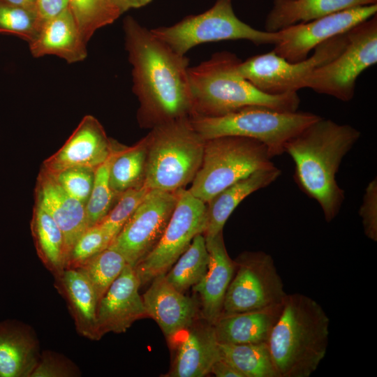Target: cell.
I'll return each instance as SVG.
<instances>
[{"instance_id": "25", "label": "cell", "mask_w": 377, "mask_h": 377, "mask_svg": "<svg viewBox=\"0 0 377 377\" xmlns=\"http://www.w3.org/2000/svg\"><path fill=\"white\" fill-rule=\"evenodd\" d=\"M282 304L241 313L222 314L214 324L219 343L267 342L280 315Z\"/></svg>"}, {"instance_id": "43", "label": "cell", "mask_w": 377, "mask_h": 377, "mask_svg": "<svg viewBox=\"0 0 377 377\" xmlns=\"http://www.w3.org/2000/svg\"><path fill=\"white\" fill-rule=\"evenodd\" d=\"M0 1L27 9L36 10L37 0H0Z\"/></svg>"}, {"instance_id": "1", "label": "cell", "mask_w": 377, "mask_h": 377, "mask_svg": "<svg viewBox=\"0 0 377 377\" xmlns=\"http://www.w3.org/2000/svg\"><path fill=\"white\" fill-rule=\"evenodd\" d=\"M123 28L132 66L133 91L140 103L139 121L154 127L190 117L193 100L188 59L175 52L131 17L124 19Z\"/></svg>"}, {"instance_id": "21", "label": "cell", "mask_w": 377, "mask_h": 377, "mask_svg": "<svg viewBox=\"0 0 377 377\" xmlns=\"http://www.w3.org/2000/svg\"><path fill=\"white\" fill-rule=\"evenodd\" d=\"M34 57L55 55L68 64L83 61L87 56V43L69 8L44 22L29 43Z\"/></svg>"}, {"instance_id": "20", "label": "cell", "mask_w": 377, "mask_h": 377, "mask_svg": "<svg viewBox=\"0 0 377 377\" xmlns=\"http://www.w3.org/2000/svg\"><path fill=\"white\" fill-rule=\"evenodd\" d=\"M205 237L209 255L208 269L203 279L192 288L200 297V316L214 325L223 313L235 265L227 252L223 232Z\"/></svg>"}, {"instance_id": "40", "label": "cell", "mask_w": 377, "mask_h": 377, "mask_svg": "<svg viewBox=\"0 0 377 377\" xmlns=\"http://www.w3.org/2000/svg\"><path fill=\"white\" fill-rule=\"evenodd\" d=\"M68 7V0H37L36 10L40 28L44 22L58 15Z\"/></svg>"}, {"instance_id": "42", "label": "cell", "mask_w": 377, "mask_h": 377, "mask_svg": "<svg viewBox=\"0 0 377 377\" xmlns=\"http://www.w3.org/2000/svg\"><path fill=\"white\" fill-rule=\"evenodd\" d=\"M120 13L127 11L131 8H137L144 6L151 1V0H112Z\"/></svg>"}, {"instance_id": "31", "label": "cell", "mask_w": 377, "mask_h": 377, "mask_svg": "<svg viewBox=\"0 0 377 377\" xmlns=\"http://www.w3.org/2000/svg\"><path fill=\"white\" fill-rule=\"evenodd\" d=\"M127 264L125 258L119 251L108 246L75 269L82 273L89 281L95 290L98 304Z\"/></svg>"}, {"instance_id": "5", "label": "cell", "mask_w": 377, "mask_h": 377, "mask_svg": "<svg viewBox=\"0 0 377 377\" xmlns=\"http://www.w3.org/2000/svg\"><path fill=\"white\" fill-rule=\"evenodd\" d=\"M147 138L145 186L176 192L192 182L202 163L205 140L189 117L156 126Z\"/></svg>"}, {"instance_id": "28", "label": "cell", "mask_w": 377, "mask_h": 377, "mask_svg": "<svg viewBox=\"0 0 377 377\" xmlns=\"http://www.w3.org/2000/svg\"><path fill=\"white\" fill-rule=\"evenodd\" d=\"M147 156V136L131 147L119 143L110 170V186L117 198L126 191L143 185Z\"/></svg>"}, {"instance_id": "33", "label": "cell", "mask_w": 377, "mask_h": 377, "mask_svg": "<svg viewBox=\"0 0 377 377\" xmlns=\"http://www.w3.org/2000/svg\"><path fill=\"white\" fill-rule=\"evenodd\" d=\"M119 143L113 140L109 157L94 170V184L85 205L88 227L98 223L109 212L117 199L110 183V170Z\"/></svg>"}, {"instance_id": "34", "label": "cell", "mask_w": 377, "mask_h": 377, "mask_svg": "<svg viewBox=\"0 0 377 377\" xmlns=\"http://www.w3.org/2000/svg\"><path fill=\"white\" fill-rule=\"evenodd\" d=\"M149 191L144 184L126 191L118 197L116 203L107 215L97 223L103 229L110 243Z\"/></svg>"}, {"instance_id": "14", "label": "cell", "mask_w": 377, "mask_h": 377, "mask_svg": "<svg viewBox=\"0 0 377 377\" xmlns=\"http://www.w3.org/2000/svg\"><path fill=\"white\" fill-rule=\"evenodd\" d=\"M377 3L357 6L279 30L281 40L273 51L289 62L306 59L323 42L348 31L376 15Z\"/></svg>"}, {"instance_id": "27", "label": "cell", "mask_w": 377, "mask_h": 377, "mask_svg": "<svg viewBox=\"0 0 377 377\" xmlns=\"http://www.w3.org/2000/svg\"><path fill=\"white\" fill-rule=\"evenodd\" d=\"M30 229L37 255L53 276L65 269L68 258L64 234L40 206L34 203Z\"/></svg>"}, {"instance_id": "23", "label": "cell", "mask_w": 377, "mask_h": 377, "mask_svg": "<svg viewBox=\"0 0 377 377\" xmlns=\"http://www.w3.org/2000/svg\"><path fill=\"white\" fill-rule=\"evenodd\" d=\"M54 278V286L66 302L77 332L90 340H99L96 317L98 300L89 281L75 269H65Z\"/></svg>"}, {"instance_id": "3", "label": "cell", "mask_w": 377, "mask_h": 377, "mask_svg": "<svg viewBox=\"0 0 377 377\" xmlns=\"http://www.w3.org/2000/svg\"><path fill=\"white\" fill-rule=\"evenodd\" d=\"M330 320L314 299L287 294L267 343L279 377H309L325 358Z\"/></svg>"}, {"instance_id": "15", "label": "cell", "mask_w": 377, "mask_h": 377, "mask_svg": "<svg viewBox=\"0 0 377 377\" xmlns=\"http://www.w3.org/2000/svg\"><path fill=\"white\" fill-rule=\"evenodd\" d=\"M112 142L99 121L92 115H85L65 143L43 162L41 168L51 174L72 168L95 170L109 157Z\"/></svg>"}, {"instance_id": "19", "label": "cell", "mask_w": 377, "mask_h": 377, "mask_svg": "<svg viewBox=\"0 0 377 377\" xmlns=\"http://www.w3.org/2000/svg\"><path fill=\"white\" fill-rule=\"evenodd\" d=\"M34 196L35 203L50 215L62 231L68 256L75 242L89 228L85 205L68 194L43 168L36 178Z\"/></svg>"}, {"instance_id": "37", "label": "cell", "mask_w": 377, "mask_h": 377, "mask_svg": "<svg viewBox=\"0 0 377 377\" xmlns=\"http://www.w3.org/2000/svg\"><path fill=\"white\" fill-rule=\"evenodd\" d=\"M94 170L72 168L52 175L68 194L86 205L93 187Z\"/></svg>"}, {"instance_id": "4", "label": "cell", "mask_w": 377, "mask_h": 377, "mask_svg": "<svg viewBox=\"0 0 377 377\" xmlns=\"http://www.w3.org/2000/svg\"><path fill=\"white\" fill-rule=\"evenodd\" d=\"M240 61L234 53L223 51L188 67L192 115L221 116L249 106L297 111L300 99L297 92L272 95L260 91L239 73Z\"/></svg>"}, {"instance_id": "8", "label": "cell", "mask_w": 377, "mask_h": 377, "mask_svg": "<svg viewBox=\"0 0 377 377\" xmlns=\"http://www.w3.org/2000/svg\"><path fill=\"white\" fill-rule=\"evenodd\" d=\"M151 31L182 55L198 45L209 42L247 40L256 45H276L281 40L280 31L256 29L239 20L233 10L232 0H216L202 13L187 16L174 25Z\"/></svg>"}, {"instance_id": "18", "label": "cell", "mask_w": 377, "mask_h": 377, "mask_svg": "<svg viewBox=\"0 0 377 377\" xmlns=\"http://www.w3.org/2000/svg\"><path fill=\"white\" fill-rule=\"evenodd\" d=\"M142 296L148 317L158 325L168 340L199 316L198 302L175 288L165 274L156 276Z\"/></svg>"}, {"instance_id": "12", "label": "cell", "mask_w": 377, "mask_h": 377, "mask_svg": "<svg viewBox=\"0 0 377 377\" xmlns=\"http://www.w3.org/2000/svg\"><path fill=\"white\" fill-rule=\"evenodd\" d=\"M222 314L245 312L283 303L287 294L272 256L244 251L234 260Z\"/></svg>"}, {"instance_id": "30", "label": "cell", "mask_w": 377, "mask_h": 377, "mask_svg": "<svg viewBox=\"0 0 377 377\" xmlns=\"http://www.w3.org/2000/svg\"><path fill=\"white\" fill-rule=\"evenodd\" d=\"M209 261L205 237L202 233L198 234L186 250L165 273V279L177 290L184 293L203 279Z\"/></svg>"}, {"instance_id": "24", "label": "cell", "mask_w": 377, "mask_h": 377, "mask_svg": "<svg viewBox=\"0 0 377 377\" xmlns=\"http://www.w3.org/2000/svg\"><path fill=\"white\" fill-rule=\"evenodd\" d=\"M281 175L275 165L256 170L216 194L207 203L205 237L221 232L229 216L247 196L274 183Z\"/></svg>"}, {"instance_id": "35", "label": "cell", "mask_w": 377, "mask_h": 377, "mask_svg": "<svg viewBox=\"0 0 377 377\" xmlns=\"http://www.w3.org/2000/svg\"><path fill=\"white\" fill-rule=\"evenodd\" d=\"M39 29L36 10L0 1V34H14L29 43Z\"/></svg>"}, {"instance_id": "9", "label": "cell", "mask_w": 377, "mask_h": 377, "mask_svg": "<svg viewBox=\"0 0 377 377\" xmlns=\"http://www.w3.org/2000/svg\"><path fill=\"white\" fill-rule=\"evenodd\" d=\"M376 62L377 15L350 29L343 50L313 71L305 80L303 88L350 101L359 75Z\"/></svg>"}, {"instance_id": "39", "label": "cell", "mask_w": 377, "mask_h": 377, "mask_svg": "<svg viewBox=\"0 0 377 377\" xmlns=\"http://www.w3.org/2000/svg\"><path fill=\"white\" fill-rule=\"evenodd\" d=\"M364 235L373 242L377 241V178L367 186L359 209Z\"/></svg>"}, {"instance_id": "7", "label": "cell", "mask_w": 377, "mask_h": 377, "mask_svg": "<svg viewBox=\"0 0 377 377\" xmlns=\"http://www.w3.org/2000/svg\"><path fill=\"white\" fill-rule=\"evenodd\" d=\"M261 142L240 136L206 140L201 165L188 190L207 203L216 194L260 169L274 165Z\"/></svg>"}, {"instance_id": "17", "label": "cell", "mask_w": 377, "mask_h": 377, "mask_svg": "<svg viewBox=\"0 0 377 377\" xmlns=\"http://www.w3.org/2000/svg\"><path fill=\"white\" fill-rule=\"evenodd\" d=\"M140 281L134 267L127 264L100 300L96 311L98 337L125 332L138 319L148 317Z\"/></svg>"}, {"instance_id": "10", "label": "cell", "mask_w": 377, "mask_h": 377, "mask_svg": "<svg viewBox=\"0 0 377 377\" xmlns=\"http://www.w3.org/2000/svg\"><path fill=\"white\" fill-rule=\"evenodd\" d=\"M348 32V31H347ZM347 32L318 45L306 59L289 62L273 50L241 61L239 73L260 91L272 95L297 92L316 68L336 57L345 47Z\"/></svg>"}, {"instance_id": "2", "label": "cell", "mask_w": 377, "mask_h": 377, "mask_svg": "<svg viewBox=\"0 0 377 377\" xmlns=\"http://www.w3.org/2000/svg\"><path fill=\"white\" fill-rule=\"evenodd\" d=\"M360 135L350 125L320 117L285 144L284 153L295 164L296 184L318 202L327 223L337 217L345 199L337 174Z\"/></svg>"}, {"instance_id": "26", "label": "cell", "mask_w": 377, "mask_h": 377, "mask_svg": "<svg viewBox=\"0 0 377 377\" xmlns=\"http://www.w3.org/2000/svg\"><path fill=\"white\" fill-rule=\"evenodd\" d=\"M377 3V0H274L265 20V31L276 32L333 13Z\"/></svg>"}, {"instance_id": "22", "label": "cell", "mask_w": 377, "mask_h": 377, "mask_svg": "<svg viewBox=\"0 0 377 377\" xmlns=\"http://www.w3.org/2000/svg\"><path fill=\"white\" fill-rule=\"evenodd\" d=\"M40 356L31 326L13 320L0 323V377H31Z\"/></svg>"}, {"instance_id": "32", "label": "cell", "mask_w": 377, "mask_h": 377, "mask_svg": "<svg viewBox=\"0 0 377 377\" xmlns=\"http://www.w3.org/2000/svg\"><path fill=\"white\" fill-rule=\"evenodd\" d=\"M69 8L86 43L98 29L121 14L112 0H68Z\"/></svg>"}, {"instance_id": "13", "label": "cell", "mask_w": 377, "mask_h": 377, "mask_svg": "<svg viewBox=\"0 0 377 377\" xmlns=\"http://www.w3.org/2000/svg\"><path fill=\"white\" fill-rule=\"evenodd\" d=\"M177 202V191L150 190L108 246L134 267L156 246Z\"/></svg>"}, {"instance_id": "36", "label": "cell", "mask_w": 377, "mask_h": 377, "mask_svg": "<svg viewBox=\"0 0 377 377\" xmlns=\"http://www.w3.org/2000/svg\"><path fill=\"white\" fill-rule=\"evenodd\" d=\"M110 244L98 224L89 227L77 239L70 251L66 269H77Z\"/></svg>"}, {"instance_id": "41", "label": "cell", "mask_w": 377, "mask_h": 377, "mask_svg": "<svg viewBox=\"0 0 377 377\" xmlns=\"http://www.w3.org/2000/svg\"><path fill=\"white\" fill-rule=\"evenodd\" d=\"M210 374L216 377H242L234 367L221 357L213 364Z\"/></svg>"}, {"instance_id": "29", "label": "cell", "mask_w": 377, "mask_h": 377, "mask_svg": "<svg viewBox=\"0 0 377 377\" xmlns=\"http://www.w3.org/2000/svg\"><path fill=\"white\" fill-rule=\"evenodd\" d=\"M221 357L242 377H279L267 342L221 344Z\"/></svg>"}, {"instance_id": "38", "label": "cell", "mask_w": 377, "mask_h": 377, "mask_svg": "<svg viewBox=\"0 0 377 377\" xmlns=\"http://www.w3.org/2000/svg\"><path fill=\"white\" fill-rule=\"evenodd\" d=\"M81 375L80 369L69 358L54 351L43 350L31 377H78Z\"/></svg>"}, {"instance_id": "6", "label": "cell", "mask_w": 377, "mask_h": 377, "mask_svg": "<svg viewBox=\"0 0 377 377\" xmlns=\"http://www.w3.org/2000/svg\"><path fill=\"white\" fill-rule=\"evenodd\" d=\"M320 117L306 112H280L262 106H249L216 117L192 115L191 125L205 140L240 136L257 140L271 156L284 153L285 144Z\"/></svg>"}, {"instance_id": "11", "label": "cell", "mask_w": 377, "mask_h": 377, "mask_svg": "<svg viewBox=\"0 0 377 377\" xmlns=\"http://www.w3.org/2000/svg\"><path fill=\"white\" fill-rule=\"evenodd\" d=\"M207 204L188 189L177 191V202L160 240L134 269L140 286L166 273L189 246L194 237L204 233Z\"/></svg>"}, {"instance_id": "16", "label": "cell", "mask_w": 377, "mask_h": 377, "mask_svg": "<svg viewBox=\"0 0 377 377\" xmlns=\"http://www.w3.org/2000/svg\"><path fill=\"white\" fill-rule=\"evenodd\" d=\"M168 341L173 359L165 376H205L210 374L213 364L221 357L214 325L201 316Z\"/></svg>"}]
</instances>
